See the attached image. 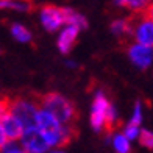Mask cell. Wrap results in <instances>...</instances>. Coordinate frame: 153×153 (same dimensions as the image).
I'll use <instances>...</instances> for the list:
<instances>
[{"instance_id":"1","label":"cell","mask_w":153,"mask_h":153,"mask_svg":"<svg viewBox=\"0 0 153 153\" xmlns=\"http://www.w3.org/2000/svg\"><path fill=\"white\" fill-rule=\"evenodd\" d=\"M36 127L41 130L42 136L50 149H58L66 145L72 137V130L69 127V123L61 122L52 111L41 106L39 113L36 116Z\"/></svg>"},{"instance_id":"2","label":"cell","mask_w":153,"mask_h":153,"mask_svg":"<svg viewBox=\"0 0 153 153\" xmlns=\"http://www.w3.org/2000/svg\"><path fill=\"white\" fill-rule=\"evenodd\" d=\"M117 120V111L109 103L106 94L103 91H97L94 94L92 106H91V125L92 130L100 133L106 127H113Z\"/></svg>"},{"instance_id":"3","label":"cell","mask_w":153,"mask_h":153,"mask_svg":"<svg viewBox=\"0 0 153 153\" xmlns=\"http://www.w3.org/2000/svg\"><path fill=\"white\" fill-rule=\"evenodd\" d=\"M41 106L48 109V111H52V113L64 123H71L75 117L74 105L64 95L56 94V92H50V94L44 95L42 100H41Z\"/></svg>"},{"instance_id":"4","label":"cell","mask_w":153,"mask_h":153,"mask_svg":"<svg viewBox=\"0 0 153 153\" xmlns=\"http://www.w3.org/2000/svg\"><path fill=\"white\" fill-rule=\"evenodd\" d=\"M5 105L20 122H22V125L25 128L36 123V116L39 113V106L34 102L27 100V99H16L13 102L5 103Z\"/></svg>"},{"instance_id":"5","label":"cell","mask_w":153,"mask_h":153,"mask_svg":"<svg viewBox=\"0 0 153 153\" xmlns=\"http://www.w3.org/2000/svg\"><path fill=\"white\" fill-rule=\"evenodd\" d=\"M24 125L17 117L3 105L2 113H0V142L6 139H20L24 133Z\"/></svg>"},{"instance_id":"6","label":"cell","mask_w":153,"mask_h":153,"mask_svg":"<svg viewBox=\"0 0 153 153\" xmlns=\"http://www.w3.org/2000/svg\"><path fill=\"white\" fill-rule=\"evenodd\" d=\"M39 22L47 31H59L66 25V8H58L53 5L42 6L39 10Z\"/></svg>"},{"instance_id":"7","label":"cell","mask_w":153,"mask_h":153,"mask_svg":"<svg viewBox=\"0 0 153 153\" xmlns=\"http://www.w3.org/2000/svg\"><path fill=\"white\" fill-rule=\"evenodd\" d=\"M20 142H22L24 150L27 153H45L50 150L45 137L42 136L41 130L36 125L24 128V133L20 136Z\"/></svg>"},{"instance_id":"8","label":"cell","mask_w":153,"mask_h":153,"mask_svg":"<svg viewBox=\"0 0 153 153\" xmlns=\"http://www.w3.org/2000/svg\"><path fill=\"white\" fill-rule=\"evenodd\" d=\"M128 58L133 62V66L145 71L153 64V45L134 42L128 47Z\"/></svg>"},{"instance_id":"9","label":"cell","mask_w":153,"mask_h":153,"mask_svg":"<svg viewBox=\"0 0 153 153\" xmlns=\"http://www.w3.org/2000/svg\"><path fill=\"white\" fill-rule=\"evenodd\" d=\"M131 36L136 42L153 45V19L144 16L133 22V33Z\"/></svg>"},{"instance_id":"10","label":"cell","mask_w":153,"mask_h":153,"mask_svg":"<svg viewBox=\"0 0 153 153\" xmlns=\"http://www.w3.org/2000/svg\"><path fill=\"white\" fill-rule=\"evenodd\" d=\"M78 33H80V28L75 25H71V24H66L62 28L59 30V34H58V39H56V45H58V50L61 53H69L72 50V47L75 44L76 38H78Z\"/></svg>"},{"instance_id":"11","label":"cell","mask_w":153,"mask_h":153,"mask_svg":"<svg viewBox=\"0 0 153 153\" xmlns=\"http://www.w3.org/2000/svg\"><path fill=\"white\" fill-rule=\"evenodd\" d=\"M111 33L119 38L128 36V34L131 36V33H133V22H130L127 19H116L111 24Z\"/></svg>"},{"instance_id":"12","label":"cell","mask_w":153,"mask_h":153,"mask_svg":"<svg viewBox=\"0 0 153 153\" xmlns=\"http://www.w3.org/2000/svg\"><path fill=\"white\" fill-rule=\"evenodd\" d=\"M31 2L30 0H0V8L2 10H10L16 13H27L31 10Z\"/></svg>"},{"instance_id":"13","label":"cell","mask_w":153,"mask_h":153,"mask_svg":"<svg viewBox=\"0 0 153 153\" xmlns=\"http://www.w3.org/2000/svg\"><path fill=\"white\" fill-rule=\"evenodd\" d=\"M111 145L117 153H128L131 150V141L122 133H114L111 136Z\"/></svg>"},{"instance_id":"14","label":"cell","mask_w":153,"mask_h":153,"mask_svg":"<svg viewBox=\"0 0 153 153\" xmlns=\"http://www.w3.org/2000/svg\"><path fill=\"white\" fill-rule=\"evenodd\" d=\"M10 33H11L13 39L17 41V42H20V44H27V42L31 41L30 30H27L22 24H13L10 27Z\"/></svg>"},{"instance_id":"15","label":"cell","mask_w":153,"mask_h":153,"mask_svg":"<svg viewBox=\"0 0 153 153\" xmlns=\"http://www.w3.org/2000/svg\"><path fill=\"white\" fill-rule=\"evenodd\" d=\"M152 0H114V3L117 6H122V8H127L130 11H145V8L149 6V3Z\"/></svg>"},{"instance_id":"16","label":"cell","mask_w":153,"mask_h":153,"mask_svg":"<svg viewBox=\"0 0 153 153\" xmlns=\"http://www.w3.org/2000/svg\"><path fill=\"white\" fill-rule=\"evenodd\" d=\"M66 24L75 25V27H78L80 30H85L86 27H88L86 19L83 17L80 13H76L74 10H69V8H66Z\"/></svg>"},{"instance_id":"17","label":"cell","mask_w":153,"mask_h":153,"mask_svg":"<svg viewBox=\"0 0 153 153\" xmlns=\"http://www.w3.org/2000/svg\"><path fill=\"white\" fill-rule=\"evenodd\" d=\"M0 150L3 153H22V152H25L20 139H6V141L0 142Z\"/></svg>"},{"instance_id":"18","label":"cell","mask_w":153,"mask_h":153,"mask_svg":"<svg viewBox=\"0 0 153 153\" xmlns=\"http://www.w3.org/2000/svg\"><path fill=\"white\" fill-rule=\"evenodd\" d=\"M122 131H123V134L127 136L131 142H133V141H137V139H139V136H141V131H142V130H141V127H139V125L128 122V123L123 127Z\"/></svg>"},{"instance_id":"19","label":"cell","mask_w":153,"mask_h":153,"mask_svg":"<svg viewBox=\"0 0 153 153\" xmlns=\"http://www.w3.org/2000/svg\"><path fill=\"white\" fill-rule=\"evenodd\" d=\"M144 120V106L141 102L134 103L133 106V113H131V117H130V122L131 123H136V125H141Z\"/></svg>"},{"instance_id":"20","label":"cell","mask_w":153,"mask_h":153,"mask_svg":"<svg viewBox=\"0 0 153 153\" xmlns=\"http://www.w3.org/2000/svg\"><path fill=\"white\" fill-rule=\"evenodd\" d=\"M139 144L142 145L144 149H149V150H153V133L149 130H142L141 131V136H139Z\"/></svg>"},{"instance_id":"21","label":"cell","mask_w":153,"mask_h":153,"mask_svg":"<svg viewBox=\"0 0 153 153\" xmlns=\"http://www.w3.org/2000/svg\"><path fill=\"white\" fill-rule=\"evenodd\" d=\"M145 16H149L150 19H153V0H152V2L149 3V6H147V8H145Z\"/></svg>"},{"instance_id":"22","label":"cell","mask_w":153,"mask_h":153,"mask_svg":"<svg viewBox=\"0 0 153 153\" xmlns=\"http://www.w3.org/2000/svg\"><path fill=\"white\" fill-rule=\"evenodd\" d=\"M67 66H69V67H75V64H74V61H69V62H67Z\"/></svg>"}]
</instances>
